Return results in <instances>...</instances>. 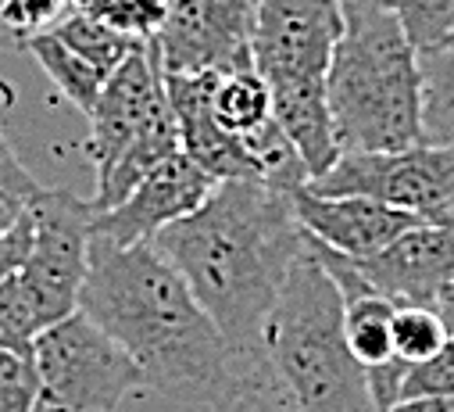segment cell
<instances>
[{
  "label": "cell",
  "mask_w": 454,
  "mask_h": 412,
  "mask_svg": "<svg viewBox=\"0 0 454 412\" xmlns=\"http://www.w3.org/2000/svg\"><path fill=\"white\" fill-rule=\"evenodd\" d=\"M404 369H408V362H401L397 355L387 359V362H380V366H369V369H365V380H369V394H372V408H376V412H387L390 405H397Z\"/></svg>",
  "instance_id": "f1b7e54d"
},
{
  "label": "cell",
  "mask_w": 454,
  "mask_h": 412,
  "mask_svg": "<svg viewBox=\"0 0 454 412\" xmlns=\"http://www.w3.org/2000/svg\"><path fill=\"white\" fill-rule=\"evenodd\" d=\"M450 341L433 305H397L394 308V355L401 362H422Z\"/></svg>",
  "instance_id": "cb8c5ba5"
},
{
  "label": "cell",
  "mask_w": 454,
  "mask_h": 412,
  "mask_svg": "<svg viewBox=\"0 0 454 412\" xmlns=\"http://www.w3.org/2000/svg\"><path fill=\"white\" fill-rule=\"evenodd\" d=\"M254 0H168L151 36L161 72H244L251 65Z\"/></svg>",
  "instance_id": "30bf717a"
},
{
  "label": "cell",
  "mask_w": 454,
  "mask_h": 412,
  "mask_svg": "<svg viewBox=\"0 0 454 412\" xmlns=\"http://www.w3.org/2000/svg\"><path fill=\"white\" fill-rule=\"evenodd\" d=\"M336 4H351V0H336Z\"/></svg>",
  "instance_id": "1f68e13d"
},
{
  "label": "cell",
  "mask_w": 454,
  "mask_h": 412,
  "mask_svg": "<svg viewBox=\"0 0 454 412\" xmlns=\"http://www.w3.org/2000/svg\"><path fill=\"white\" fill-rule=\"evenodd\" d=\"M265 359L286 412H376L365 366L344 337V294L315 255L308 230L272 308Z\"/></svg>",
  "instance_id": "277c9868"
},
{
  "label": "cell",
  "mask_w": 454,
  "mask_h": 412,
  "mask_svg": "<svg viewBox=\"0 0 454 412\" xmlns=\"http://www.w3.org/2000/svg\"><path fill=\"white\" fill-rule=\"evenodd\" d=\"M269 93H272V119H276V126L283 130V137L301 154V162L308 169V179H318L340 158L325 83H304V86L269 90Z\"/></svg>",
  "instance_id": "9a60e30c"
},
{
  "label": "cell",
  "mask_w": 454,
  "mask_h": 412,
  "mask_svg": "<svg viewBox=\"0 0 454 412\" xmlns=\"http://www.w3.org/2000/svg\"><path fill=\"white\" fill-rule=\"evenodd\" d=\"M387 412H454V394H447V398H408V401L390 405Z\"/></svg>",
  "instance_id": "4dcf8cb0"
},
{
  "label": "cell",
  "mask_w": 454,
  "mask_h": 412,
  "mask_svg": "<svg viewBox=\"0 0 454 412\" xmlns=\"http://www.w3.org/2000/svg\"><path fill=\"white\" fill-rule=\"evenodd\" d=\"M33 366L40 398L68 412H115L129 394L147 387L140 366L86 313H72L40 330Z\"/></svg>",
  "instance_id": "8992f818"
},
{
  "label": "cell",
  "mask_w": 454,
  "mask_h": 412,
  "mask_svg": "<svg viewBox=\"0 0 454 412\" xmlns=\"http://www.w3.org/2000/svg\"><path fill=\"white\" fill-rule=\"evenodd\" d=\"M447 44H454V33H450V40H447Z\"/></svg>",
  "instance_id": "d6a6232c"
},
{
  "label": "cell",
  "mask_w": 454,
  "mask_h": 412,
  "mask_svg": "<svg viewBox=\"0 0 454 412\" xmlns=\"http://www.w3.org/2000/svg\"><path fill=\"white\" fill-rule=\"evenodd\" d=\"M355 273L394 305H433L454 280V230L419 223L383 251L351 258Z\"/></svg>",
  "instance_id": "7c38bea8"
},
{
  "label": "cell",
  "mask_w": 454,
  "mask_h": 412,
  "mask_svg": "<svg viewBox=\"0 0 454 412\" xmlns=\"http://www.w3.org/2000/svg\"><path fill=\"white\" fill-rule=\"evenodd\" d=\"M40 183L36 176L19 162L12 140L4 137V130H0V234L12 230L26 212L29 204L40 197Z\"/></svg>",
  "instance_id": "484cf974"
},
{
  "label": "cell",
  "mask_w": 454,
  "mask_h": 412,
  "mask_svg": "<svg viewBox=\"0 0 454 412\" xmlns=\"http://www.w3.org/2000/svg\"><path fill=\"white\" fill-rule=\"evenodd\" d=\"M51 33H54L61 44H68L75 54H82L86 61H93L104 75H111V72H115V68L144 44V40H137V36L115 29V26L100 22V19L90 15V12H79V8H68L65 19H61Z\"/></svg>",
  "instance_id": "ffe728a7"
},
{
  "label": "cell",
  "mask_w": 454,
  "mask_h": 412,
  "mask_svg": "<svg viewBox=\"0 0 454 412\" xmlns=\"http://www.w3.org/2000/svg\"><path fill=\"white\" fill-rule=\"evenodd\" d=\"M72 0H0V51H26L36 36L51 33Z\"/></svg>",
  "instance_id": "603a6c76"
},
{
  "label": "cell",
  "mask_w": 454,
  "mask_h": 412,
  "mask_svg": "<svg viewBox=\"0 0 454 412\" xmlns=\"http://www.w3.org/2000/svg\"><path fill=\"white\" fill-rule=\"evenodd\" d=\"M47 316L33 294V287L12 273L0 283V352H15L33 359V341L40 330H47Z\"/></svg>",
  "instance_id": "44dd1931"
},
{
  "label": "cell",
  "mask_w": 454,
  "mask_h": 412,
  "mask_svg": "<svg viewBox=\"0 0 454 412\" xmlns=\"http://www.w3.org/2000/svg\"><path fill=\"white\" fill-rule=\"evenodd\" d=\"M380 4L397 19L419 54L443 47L454 33V0H380Z\"/></svg>",
  "instance_id": "7402d4cb"
},
{
  "label": "cell",
  "mask_w": 454,
  "mask_h": 412,
  "mask_svg": "<svg viewBox=\"0 0 454 412\" xmlns=\"http://www.w3.org/2000/svg\"><path fill=\"white\" fill-rule=\"evenodd\" d=\"M294 212L297 223L325 248L348 255V258H365L383 251L390 241H397L404 230L426 223L422 216L390 209V204L362 194H315L308 183L294 190Z\"/></svg>",
  "instance_id": "4fadbf2b"
},
{
  "label": "cell",
  "mask_w": 454,
  "mask_h": 412,
  "mask_svg": "<svg viewBox=\"0 0 454 412\" xmlns=\"http://www.w3.org/2000/svg\"><path fill=\"white\" fill-rule=\"evenodd\" d=\"M72 8L90 12L100 22L115 26L137 40H151L165 22L168 0H72Z\"/></svg>",
  "instance_id": "d4e9b609"
},
{
  "label": "cell",
  "mask_w": 454,
  "mask_h": 412,
  "mask_svg": "<svg viewBox=\"0 0 454 412\" xmlns=\"http://www.w3.org/2000/svg\"><path fill=\"white\" fill-rule=\"evenodd\" d=\"M450 230H454V226H450Z\"/></svg>",
  "instance_id": "836d02e7"
},
{
  "label": "cell",
  "mask_w": 454,
  "mask_h": 412,
  "mask_svg": "<svg viewBox=\"0 0 454 412\" xmlns=\"http://www.w3.org/2000/svg\"><path fill=\"white\" fill-rule=\"evenodd\" d=\"M340 33L336 0H254L251 65L269 90L325 83Z\"/></svg>",
  "instance_id": "52a82bcc"
},
{
  "label": "cell",
  "mask_w": 454,
  "mask_h": 412,
  "mask_svg": "<svg viewBox=\"0 0 454 412\" xmlns=\"http://www.w3.org/2000/svg\"><path fill=\"white\" fill-rule=\"evenodd\" d=\"M33 244L19 276L33 287L47 323H58L79 313V290L86 280L90 230L97 209L65 186H43L29 204Z\"/></svg>",
  "instance_id": "ba28073f"
},
{
  "label": "cell",
  "mask_w": 454,
  "mask_h": 412,
  "mask_svg": "<svg viewBox=\"0 0 454 412\" xmlns=\"http://www.w3.org/2000/svg\"><path fill=\"white\" fill-rule=\"evenodd\" d=\"M151 244L183 273L237 362H269L265 334L304 226L294 194L265 179H218L197 212L165 226Z\"/></svg>",
  "instance_id": "6da1fadb"
},
{
  "label": "cell",
  "mask_w": 454,
  "mask_h": 412,
  "mask_svg": "<svg viewBox=\"0 0 454 412\" xmlns=\"http://www.w3.org/2000/svg\"><path fill=\"white\" fill-rule=\"evenodd\" d=\"M29 244H33V216L26 212L12 230L0 234V283L22 269L26 255H29Z\"/></svg>",
  "instance_id": "f546056e"
},
{
  "label": "cell",
  "mask_w": 454,
  "mask_h": 412,
  "mask_svg": "<svg viewBox=\"0 0 454 412\" xmlns=\"http://www.w3.org/2000/svg\"><path fill=\"white\" fill-rule=\"evenodd\" d=\"M422 72V140L454 147V44L419 54Z\"/></svg>",
  "instance_id": "e0dca14e"
},
{
  "label": "cell",
  "mask_w": 454,
  "mask_h": 412,
  "mask_svg": "<svg viewBox=\"0 0 454 412\" xmlns=\"http://www.w3.org/2000/svg\"><path fill=\"white\" fill-rule=\"evenodd\" d=\"M215 176H207L197 162H190L183 151L165 158L158 169H151L115 209H104L93 216V237H104L119 248L144 244L165 226L186 219L207 201L215 190Z\"/></svg>",
  "instance_id": "8fae6325"
},
{
  "label": "cell",
  "mask_w": 454,
  "mask_h": 412,
  "mask_svg": "<svg viewBox=\"0 0 454 412\" xmlns=\"http://www.w3.org/2000/svg\"><path fill=\"white\" fill-rule=\"evenodd\" d=\"M218 72H165V97L179 130V151L215 179H262L244 137L225 133L211 112Z\"/></svg>",
  "instance_id": "5bb4252c"
},
{
  "label": "cell",
  "mask_w": 454,
  "mask_h": 412,
  "mask_svg": "<svg viewBox=\"0 0 454 412\" xmlns=\"http://www.w3.org/2000/svg\"><path fill=\"white\" fill-rule=\"evenodd\" d=\"M90 119L86 154L97 172V212L115 204L165 158L179 151V130L165 97L161 61L144 40L115 72L107 75Z\"/></svg>",
  "instance_id": "5b68a950"
},
{
  "label": "cell",
  "mask_w": 454,
  "mask_h": 412,
  "mask_svg": "<svg viewBox=\"0 0 454 412\" xmlns=\"http://www.w3.org/2000/svg\"><path fill=\"white\" fill-rule=\"evenodd\" d=\"M340 12L344 33L325 75L340 154L426 144L419 51L380 0H351Z\"/></svg>",
  "instance_id": "3957f363"
},
{
  "label": "cell",
  "mask_w": 454,
  "mask_h": 412,
  "mask_svg": "<svg viewBox=\"0 0 454 412\" xmlns=\"http://www.w3.org/2000/svg\"><path fill=\"white\" fill-rule=\"evenodd\" d=\"M394 308L397 305L376 290L344 301V337L365 369L394 359Z\"/></svg>",
  "instance_id": "ac0fdd59"
},
{
  "label": "cell",
  "mask_w": 454,
  "mask_h": 412,
  "mask_svg": "<svg viewBox=\"0 0 454 412\" xmlns=\"http://www.w3.org/2000/svg\"><path fill=\"white\" fill-rule=\"evenodd\" d=\"M40 398V376L33 359L0 352V412H33Z\"/></svg>",
  "instance_id": "83f0119b"
},
{
  "label": "cell",
  "mask_w": 454,
  "mask_h": 412,
  "mask_svg": "<svg viewBox=\"0 0 454 412\" xmlns=\"http://www.w3.org/2000/svg\"><path fill=\"white\" fill-rule=\"evenodd\" d=\"M315 194H362L390 209L429 216L454 197V147L415 144L404 151H348L329 172L308 179Z\"/></svg>",
  "instance_id": "9c48e42d"
},
{
  "label": "cell",
  "mask_w": 454,
  "mask_h": 412,
  "mask_svg": "<svg viewBox=\"0 0 454 412\" xmlns=\"http://www.w3.org/2000/svg\"><path fill=\"white\" fill-rule=\"evenodd\" d=\"M79 313L140 366L151 391L207 412H233V348L151 241L119 248L90 234Z\"/></svg>",
  "instance_id": "7a4b0ae2"
},
{
  "label": "cell",
  "mask_w": 454,
  "mask_h": 412,
  "mask_svg": "<svg viewBox=\"0 0 454 412\" xmlns=\"http://www.w3.org/2000/svg\"><path fill=\"white\" fill-rule=\"evenodd\" d=\"M454 394V337L429 359L422 362H408L404 380H401V398H447Z\"/></svg>",
  "instance_id": "4316f807"
},
{
  "label": "cell",
  "mask_w": 454,
  "mask_h": 412,
  "mask_svg": "<svg viewBox=\"0 0 454 412\" xmlns=\"http://www.w3.org/2000/svg\"><path fill=\"white\" fill-rule=\"evenodd\" d=\"M26 51L43 65V72L51 75V83L72 100V105H75L82 115L93 112L97 97H100V90H104V83H107V75H104L93 61H86L82 54H75V51H72L68 44H61L54 33L36 36Z\"/></svg>",
  "instance_id": "d6986e66"
},
{
  "label": "cell",
  "mask_w": 454,
  "mask_h": 412,
  "mask_svg": "<svg viewBox=\"0 0 454 412\" xmlns=\"http://www.w3.org/2000/svg\"><path fill=\"white\" fill-rule=\"evenodd\" d=\"M211 112L225 133L247 137L272 119V93L254 68L218 72L211 86Z\"/></svg>",
  "instance_id": "2e32d148"
}]
</instances>
